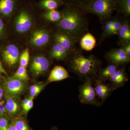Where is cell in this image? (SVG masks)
Returning a JSON list of instances; mask_svg holds the SVG:
<instances>
[{
    "label": "cell",
    "instance_id": "44dd1931",
    "mask_svg": "<svg viewBox=\"0 0 130 130\" xmlns=\"http://www.w3.org/2000/svg\"><path fill=\"white\" fill-rule=\"evenodd\" d=\"M64 5L62 0H41L39 3L40 7L46 11L57 9Z\"/></svg>",
    "mask_w": 130,
    "mask_h": 130
},
{
    "label": "cell",
    "instance_id": "4dcf8cb0",
    "mask_svg": "<svg viewBox=\"0 0 130 130\" xmlns=\"http://www.w3.org/2000/svg\"><path fill=\"white\" fill-rule=\"evenodd\" d=\"M33 98L30 96V99L29 102L27 105L24 108L23 110L24 113L25 114H27L29 111L32 108L33 106Z\"/></svg>",
    "mask_w": 130,
    "mask_h": 130
},
{
    "label": "cell",
    "instance_id": "6da1fadb",
    "mask_svg": "<svg viewBox=\"0 0 130 130\" xmlns=\"http://www.w3.org/2000/svg\"><path fill=\"white\" fill-rule=\"evenodd\" d=\"M61 11L62 16L57 25L60 30L71 35L78 41L86 34L88 28V21L85 13L79 8L66 5Z\"/></svg>",
    "mask_w": 130,
    "mask_h": 130
},
{
    "label": "cell",
    "instance_id": "d590c367",
    "mask_svg": "<svg viewBox=\"0 0 130 130\" xmlns=\"http://www.w3.org/2000/svg\"><path fill=\"white\" fill-rule=\"evenodd\" d=\"M6 130H16L12 121L11 123H10L9 125L8 126V128H7L6 129Z\"/></svg>",
    "mask_w": 130,
    "mask_h": 130
},
{
    "label": "cell",
    "instance_id": "ab89813d",
    "mask_svg": "<svg viewBox=\"0 0 130 130\" xmlns=\"http://www.w3.org/2000/svg\"><path fill=\"white\" fill-rule=\"evenodd\" d=\"M51 130H56V128H53V129H52Z\"/></svg>",
    "mask_w": 130,
    "mask_h": 130
},
{
    "label": "cell",
    "instance_id": "9c48e42d",
    "mask_svg": "<svg viewBox=\"0 0 130 130\" xmlns=\"http://www.w3.org/2000/svg\"><path fill=\"white\" fill-rule=\"evenodd\" d=\"M50 63L45 56H38L33 59L30 65V70L35 75L43 74L48 70Z\"/></svg>",
    "mask_w": 130,
    "mask_h": 130
},
{
    "label": "cell",
    "instance_id": "f35d334b",
    "mask_svg": "<svg viewBox=\"0 0 130 130\" xmlns=\"http://www.w3.org/2000/svg\"><path fill=\"white\" fill-rule=\"evenodd\" d=\"M1 73H2L1 72H0V79H1V77H2Z\"/></svg>",
    "mask_w": 130,
    "mask_h": 130
},
{
    "label": "cell",
    "instance_id": "f546056e",
    "mask_svg": "<svg viewBox=\"0 0 130 130\" xmlns=\"http://www.w3.org/2000/svg\"><path fill=\"white\" fill-rule=\"evenodd\" d=\"M9 119L4 115L0 117V130H6L9 125Z\"/></svg>",
    "mask_w": 130,
    "mask_h": 130
},
{
    "label": "cell",
    "instance_id": "4316f807",
    "mask_svg": "<svg viewBox=\"0 0 130 130\" xmlns=\"http://www.w3.org/2000/svg\"><path fill=\"white\" fill-rule=\"evenodd\" d=\"M13 77L21 81H28L29 79V77L26 68L20 66L14 73Z\"/></svg>",
    "mask_w": 130,
    "mask_h": 130
},
{
    "label": "cell",
    "instance_id": "277c9868",
    "mask_svg": "<svg viewBox=\"0 0 130 130\" xmlns=\"http://www.w3.org/2000/svg\"><path fill=\"white\" fill-rule=\"evenodd\" d=\"M79 98L83 104L96 106L100 105L90 78H86L85 82L79 88Z\"/></svg>",
    "mask_w": 130,
    "mask_h": 130
},
{
    "label": "cell",
    "instance_id": "2e32d148",
    "mask_svg": "<svg viewBox=\"0 0 130 130\" xmlns=\"http://www.w3.org/2000/svg\"><path fill=\"white\" fill-rule=\"evenodd\" d=\"M69 77V73L64 67L60 66H56L51 71L48 78V82L51 83L60 81Z\"/></svg>",
    "mask_w": 130,
    "mask_h": 130
},
{
    "label": "cell",
    "instance_id": "5b68a950",
    "mask_svg": "<svg viewBox=\"0 0 130 130\" xmlns=\"http://www.w3.org/2000/svg\"><path fill=\"white\" fill-rule=\"evenodd\" d=\"M54 40L56 43L73 53L76 51V43L78 40L67 32L60 30L55 34Z\"/></svg>",
    "mask_w": 130,
    "mask_h": 130
},
{
    "label": "cell",
    "instance_id": "5bb4252c",
    "mask_svg": "<svg viewBox=\"0 0 130 130\" xmlns=\"http://www.w3.org/2000/svg\"><path fill=\"white\" fill-rule=\"evenodd\" d=\"M109 80L111 83V89L113 90L123 86L128 81V78L125 71L122 68L118 69Z\"/></svg>",
    "mask_w": 130,
    "mask_h": 130
},
{
    "label": "cell",
    "instance_id": "d6a6232c",
    "mask_svg": "<svg viewBox=\"0 0 130 130\" xmlns=\"http://www.w3.org/2000/svg\"><path fill=\"white\" fill-rule=\"evenodd\" d=\"M125 52L130 57V42L121 47Z\"/></svg>",
    "mask_w": 130,
    "mask_h": 130
},
{
    "label": "cell",
    "instance_id": "8d00e7d4",
    "mask_svg": "<svg viewBox=\"0 0 130 130\" xmlns=\"http://www.w3.org/2000/svg\"><path fill=\"white\" fill-rule=\"evenodd\" d=\"M0 72H1L2 73H3V74H6V75H7V73L6 71H5V69H4V68L3 67L1 61H0Z\"/></svg>",
    "mask_w": 130,
    "mask_h": 130
},
{
    "label": "cell",
    "instance_id": "74e56055",
    "mask_svg": "<svg viewBox=\"0 0 130 130\" xmlns=\"http://www.w3.org/2000/svg\"><path fill=\"white\" fill-rule=\"evenodd\" d=\"M4 93V90L1 86H0V101L1 100Z\"/></svg>",
    "mask_w": 130,
    "mask_h": 130
},
{
    "label": "cell",
    "instance_id": "484cf974",
    "mask_svg": "<svg viewBox=\"0 0 130 130\" xmlns=\"http://www.w3.org/2000/svg\"><path fill=\"white\" fill-rule=\"evenodd\" d=\"M66 5L75 6L83 10L93 0H62Z\"/></svg>",
    "mask_w": 130,
    "mask_h": 130
},
{
    "label": "cell",
    "instance_id": "cb8c5ba5",
    "mask_svg": "<svg viewBox=\"0 0 130 130\" xmlns=\"http://www.w3.org/2000/svg\"><path fill=\"white\" fill-rule=\"evenodd\" d=\"M42 16L47 21L54 23H58L61 19L62 14L61 12L57 9H54L47 11L43 14Z\"/></svg>",
    "mask_w": 130,
    "mask_h": 130
},
{
    "label": "cell",
    "instance_id": "9a60e30c",
    "mask_svg": "<svg viewBox=\"0 0 130 130\" xmlns=\"http://www.w3.org/2000/svg\"><path fill=\"white\" fill-rule=\"evenodd\" d=\"M119 43L121 47L130 42V25L129 22L125 20L122 22L121 28L118 35Z\"/></svg>",
    "mask_w": 130,
    "mask_h": 130
},
{
    "label": "cell",
    "instance_id": "7a4b0ae2",
    "mask_svg": "<svg viewBox=\"0 0 130 130\" xmlns=\"http://www.w3.org/2000/svg\"><path fill=\"white\" fill-rule=\"evenodd\" d=\"M70 61V67L73 72L78 76L90 78L100 70L101 63L96 56H85L81 52L75 51Z\"/></svg>",
    "mask_w": 130,
    "mask_h": 130
},
{
    "label": "cell",
    "instance_id": "1f68e13d",
    "mask_svg": "<svg viewBox=\"0 0 130 130\" xmlns=\"http://www.w3.org/2000/svg\"><path fill=\"white\" fill-rule=\"evenodd\" d=\"M5 104V101H0V117L5 115V113H6Z\"/></svg>",
    "mask_w": 130,
    "mask_h": 130
},
{
    "label": "cell",
    "instance_id": "52a82bcc",
    "mask_svg": "<svg viewBox=\"0 0 130 130\" xmlns=\"http://www.w3.org/2000/svg\"><path fill=\"white\" fill-rule=\"evenodd\" d=\"M32 23L31 17L28 12L25 10H21L16 18V30L20 33L27 32L31 28Z\"/></svg>",
    "mask_w": 130,
    "mask_h": 130
},
{
    "label": "cell",
    "instance_id": "ba28073f",
    "mask_svg": "<svg viewBox=\"0 0 130 130\" xmlns=\"http://www.w3.org/2000/svg\"><path fill=\"white\" fill-rule=\"evenodd\" d=\"M106 57L112 64L119 66L130 61V57L122 48L113 49L108 52Z\"/></svg>",
    "mask_w": 130,
    "mask_h": 130
},
{
    "label": "cell",
    "instance_id": "3957f363",
    "mask_svg": "<svg viewBox=\"0 0 130 130\" xmlns=\"http://www.w3.org/2000/svg\"><path fill=\"white\" fill-rule=\"evenodd\" d=\"M116 10L115 0H93L82 11L94 14L102 22L109 19Z\"/></svg>",
    "mask_w": 130,
    "mask_h": 130
},
{
    "label": "cell",
    "instance_id": "f1b7e54d",
    "mask_svg": "<svg viewBox=\"0 0 130 130\" xmlns=\"http://www.w3.org/2000/svg\"><path fill=\"white\" fill-rule=\"evenodd\" d=\"M122 22L123 21H121L119 18L116 16V20L114 22L112 26L111 30L109 34V37L114 35H118L119 30L121 28Z\"/></svg>",
    "mask_w": 130,
    "mask_h": 130
},
{
    "label": "cell",
    "instance_id": "e0dca14e",
    "mask_svg": "<svg viewBox=\"0 0 130 130\" xmlns=\"http://www.w3.org/2000/svg\"><path fill=\"white\" fill-rule=\"evenodd\" d=\"M94 89L96 94L102 101L106 99L112 90L111 88L99 79L96 80Z\"/></svg>",
    "mask_w": 130,
    "mask_h": 130
},
{
    "label": "cell",
    "instance_id": "8992f818",
    "mask_svg": "<svg viewBox=\"0 0 130 130\" xmlns=\"http://www.w3.org/2000/svg\"><path fill=\"white\" fill-rule=\"evenodd\" d=\"M24 81H21L14 77L8 78L5 83V89L8 95L18 97L25 90Z\"/></svg>",
    "mask_w": 130,
    "mask_h": 130
},
{
    "label": "cell",
    "instance_id": "836d02e7",
    "mask_svg": "<svg viewBox=\"0 0 130 130\" xmlns=\"http://www.w3.org/2000/svg\"><path fill=\"white\" fill-rule=\"evenodd\" d=\"M4 32V24L3 21L0 18V38L3 36Z\"/></svg>",
    "mask_w": 130,
    "mask_h": 130
},
{
    "label": "cell",
    "instance_id": "ac0fdd59",
    "mask_svg": "<svg viewBox=\"0 0 130 130\" xmlns=\"http://www.w3.org/2000/svg\"><path fill=\"white\" fill-rule=\"evenodd\" d=\"M71 53L56 43L52 47L50 52L51 58L58 60H63L66 59Z\"/></svg>",
    "mask_w": 130,
    "mask_h": 130
},
{
    "label": "cell",
    "instance_id": "7402d4cb",
    "mask_svg": "<svg viewBox=\"0 0 130 130\" xmlns=\"http://www.w3.org/2000/svg\"><path fill=\"white\" fill-rule=\"evenodd\" d=\"M116 10L125 17L130 16V0H115Z\"/></svg>",
    "mask_w": 130,
    "mask_h": 130
},
{
    "label": "cell",
    "instance_id": "d6986e66",
    "mask_svg": "<svg viewBox=\"0 0 130 130\" xmlns=\"http://www.w3.org/2000/svg\"><path fill=\"white\" fill-rule=\"evenodd\" d=\"M96 44V40L95 38L90 32H86L81 38L80 46L84 50L91 51L95 47Z\"/></svg>",
    "mask_w": 130,
    "mask_h": 130
},
{
    "label": "cell",
    "instance_id": "e575fe53",
    "mask_svg": "<svg viewBox=\"0 0 130 130\" xmlns=\"http://www.w3.org/2000/svg\"><path fill=\"white\" fill-rule=\"evenodd\" d=\"M29 99L30 97L26 98V99L23 101V102L22 103V104H21V106H22L23 109H24V108L28 104V102H29Z\"/></svg>",
    "mask_w": 130,
    "mask_h": 130
},
{
    "label": "cell",
    "instance_id": "7c38bea8",
    "mask_svg": "<svg viewBox=\"0 0 130 130\" xmlns=\"http://www.w3.org/2000/svg\"><path fill=\"white\" fill-rule=\"evenodd\" d=\"M50 37V35L48 31L45 29L38 30L32 33L30 42L35 46L42 47L48 42Z\"/></svg>",
    "mask_w": 130,
    "mask_h": 130
},
{
    "label": "cell",
    "instance_id": "603a6c76",
    "mask_svg": "<svg viewBox=\"0 0 130 130\" xmlns=\"http://www.w3.org/2000/svg\"><path fill=\"white\" fill-rule=\"evenodd\" d=\"M116 16L111 17L109 19L103 22V32L102 34L100 42H102L103 40L106 39L107 38L109 37V34L111 32V30L114 22L116 20Z\"/></svg>",
    "mask_w": 130,
    "mask_h": 130
},
{
    "label": "cell",
    "instance_id": "30bf717a",
    "mask_svg": "<svg viewBox=\"0 0 130 130\" xmlns=\"http://www.w3.org/2000/svg\"><path fill=\"white\" fill-rule=\"evenodd\" d=\"M19 55L18 48L14 44H10L2 52L3 59L9 66L13 67L18 63Z\"/></svg>",
    "mask_w": 130,
    "mask_h": 130
},
{
    "label": "cell",
    "instance_id": "ffe728a7",
    "mask_svg": "<svg viewBox=\"0 0 130 130\" xmlns=\"http://www.w3.org/2000/svg\"><path fill=\"white\" fill-rule=\"evenodd\" d=\"M118 65L112 64L108 65L99 72L100 80L102 81L108 80L118 70Z\"/></svg>",
    "mask_w": 130,
    "mask_h": 130
},
{
    "label": "cell",
    "instance_id": "8fae6325",
    "mask_svg": "<svg viewBox=\"0 0 130 130\" xmlns=\"http://www.w3.org/2000/svg\"><path fill=\"white\" fill-rule=\"evenodd\" d=\"M5 102L6 112L10 117L15 118L18 117L20 110V105L17 97L6 94Z\"/></svg>",
    "mask_w": 130,
    "mask_h": 130
},
{
    "label": "cell",
    "instance_id": "d4e9b609",
    "mask_svg": "<svg viewBox=\"0 0 130 130\" xmlns=\"http://www.w3.org/2000/svg\"><path fill=\"white\" fill-rule=\"evenodd\" d=\"M12 122L16 130H32L24 118L17 117L14 119Z\"/></svg>",
    "mask_w": 130,
    "mask_h": 130
},
{
    "label": "cell",
    "instance_id": "83f0119b",
    "mask_svg": "<svg viewBox=\"0 0 130 130\" xmlns=\"http://www.w3.org/2000/svg\"><path fill=\"white\" fill-rule=\"evenodd\" d=\"M29 52L28 48H26L23 51L20 57V66L26 68L29 60Z\"/></svg>",
    "mask_w": 130,
    "mask_h": 130
},
{
    "label": "cell",
    "instance_id": "4fadbf2b",
    "mask_svg": "<svg viewBox=\"0 0 130 130\" xmlns=\"http://www.w3.org/2000/svg\"><path fill=\"white\" fill-rule=\"evenodd\" d=\"M18 0H0V15L11 16L15 11Z\"/></svg>",
    "mask_w": 130,
    "mask_h": 130
}]
</instances>
